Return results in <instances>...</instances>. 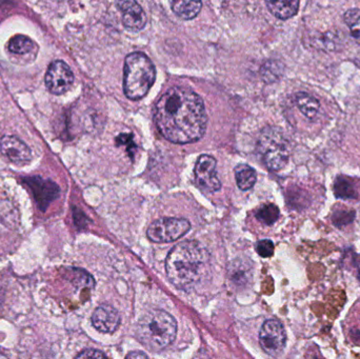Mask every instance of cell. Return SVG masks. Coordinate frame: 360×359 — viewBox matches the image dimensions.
I'll use <instances>...</instances> for the list:
<instances>
[{
  "instance_id": "cell-25",
  "label": "cell",
  "mask_w": 360,
  "mask_h": 359,
  "mask_svg": "<svg viewBox=\"0 0 360 359\" xmlns=\"http://www.w3.org/2000/svg\"><path fill=\"white\" fill-rule=\"evenodd\" d=\"M256 251L260 256L269 259L274 254V244L270 240H260L256 244Z\"/></svg>"
},
{
  "instance_id": "cell-19",
  "label": "cell",
  "mask_w": 360,
  "mask_h": 359,
  "mask_svg": "<svg viewBox=\"0 0 360 359\" xmlns=\"http://www.w3.org/2000/svg\"><path fill=\"white\" fill-rule=\"evenodd\" d=\"M34 48H37L35 42L27 36L16 35L8 42V51L20 56L33 54L36 51H34Z\"/></svg>"
},
{
  "instance_id": "cell-22",
  "label": "cell",
  "mask_w": 360,
  "mask_h": 359,
  "mask_svg": "<svg viewBox=\"0 0 360 359\" xmlns=\"http://www.w3.org/2000/svg\"><path fill=\"white\" fill-rule=\"evenodd\" d=\"M345 22L350 30L353 39L360 44V11L359 8H351L345 14Z\"/></svg>"
},
{
  "instance_id": "cell-26",
  "label": "cell",
  "mask_w": 360,
  "mask_h": 359,
  "mask_svg": "<svg viewBox=\"0 0 360 359\" xmlns=\"http://www.w3.org/2000/svg\"><path fill=\"white\" fill-rule=\"evenodd\" d=\"M77 358H105V354L103 352L97 351V350H84L82 353L76 356Z\"/></svg>"
},
{
  "instance_id": "cell-24",
  "label": "cell",
  "mask_w": 360,
  "mask_h": 359,
  "mask_svg": "<svg viewBox=\"0 0 360 359\" xmlns=\"http://www.w3.org/2000/svg\"><path fill=\"white\" fill-rule=\"evenodd\" d=\"M355 212L352 210H338L336 211L332 217L333 223L338 227L349 225L354 221Z\"/></svg>"
},
{
  "instance_id": "cell-14",
  "label": "cell",
  "mask_w": 360,
  "mask_h": 359,
  "mask_svg": "<svg viewBox=\"0 0 360 359\" xmlns=\"http://www.w3.org/2000/svg\"><path fill=\"white\" fill-rule=\"evenodd\" d=\"M252 274H253V268L249 261L236 259L229 267V282L235 288L241 289L251 282Z\"/></svg>"
},
{
  "instance_id": "cell-16",
  "label": "cell",
  "mask_w": 360,
  "mask_h": 359,
  "mask_svg": "<svg viewBox=\"0 0 360 359\" xmlns=\"http://www.w3.org/2000/svg\"><path fill=\"white\" fill-rule=\"evenodd\" d=\"M201 6V0H172L173 12L184 20L195 18L200 12Z\"/></svg>"
},
{
  "instance_id": "cell-8",
  "label": "cell",
  "mask_w": 360,
  "mask_h": 359,
  "mask_svg": "<svg viewBox=\"0 0 360 359\" xmlns=\"http://www.w3.org/2000/svg\"><path fill=\"white\" fill-rule=\"evenodd\" d=\"M216 167L217 162L213 156L201 155L197 160L194 169L195 181L202 191L213 193L221 188Z\"/></svg>"
},
{
  "instance_id": "cell-18",
  "label": "cell",
  "mask_w": 360,
  "mask_h": 359,
  "mask_svg": "<svg viewBox=\"0 0 360 359\" xmlns=\"http://www.w3.org/2000/svg\"><path fill=\"white\" fill-rule=\"evenodd\" d=\"M235 177H236V183L239 189L248 191L255 185L257 174L252 167L248 166V164H239L235 169Z\"/></svg>"
},
{
  "instance_id": "cell-1",
  "label": "cell",
  "mask_w": 360,
  "mask_h": 359,
  "mask_svg": "<svg viewBox=\"0 0 360 359\" xmlns=\"http://www.w3.org/2000/svg\"><path fill=\"white\" fill-rule=\"evenodd\" d=\"M154 122L165 138L177 145L195 143L207 130L202 99L186 88L170 89L156 103Z\"/></svg>"
},
{
  "instance_id": "cell-4",
  "label": "cell",
  "mask_w": 360,
  "mask_h": 359,
  "mask_svg": "<svg viewBox=\"0 0 360 359\" xmlns=\"http://www.w3.org/2000/svg\"><path fill=\"white\" fill-rule=\"evenodd\" d=\"M156 71L147 55L135 52L129 55L124 63V94L131 100L145 97L155 81Z\"/></svg>"
},
{
  "instance_id": "cell-27",
  "label": "cell",
  "mask_w": 360,
  "mask_h": 359,
  "mask_svg": "<svg viewBox=\"0 0 360 359\" xmlns=\"http://www.w3.org/2000/svg\"><path fill=\"white\" fill-rule=\"evenodd\" d=\"M127 358H148L147 354L139 353V352H134V353L129 354Z\"/></svg>"
},
{
  "instance_id": "cell-2",
  "label": "cell",
  "mask_w": 360,
  "mask_h": 359,
  "mask_svg": "<svg viewBox=\"0 0 360 359\" xmlns=\"http://www.w3.org/2000/svg\"><path fill=\"white\" fill-rule=\"evenodd\" d=\"M209 263L210 254L202 244L194 240L179 242L167 256V275L180 290H192L205 278Z\"/></svg>"
},
{
  "instance_id": "cell-17",
  "label": "cell",
  "mask_w": 360,
  "mask_h": 359,
  "mask_svg": "<svg viewBox=\"0 0 360 359\" xmlns=\"http://www.w3.org/2000/svg\"><path fill=\"white\" fill-rule=\"evenodd\" d=\"M296 105L302 114L309 119H314L319 115L321 103L314 97L307 93H298L295 97Z\"/></svg>"
},
{
  "instance_id": "cell-3",
  "label": "cell",
  "mask_w": 360,
  "mask_h": 359,
  "mask_svg": "<svg viewBox=\"0 0 360 359\" xmlns=\"http://www.w3.org/2000/svg\"><path fill=\"white\" fill-rule=\"evenodd\" d=\"M139 341L152 351L168 348L176 339L177 322L168 312L152 310L137 324Z\"/></svg>"
},
{
  "instance_id": "cell-21",
  "label": "cell",
  "mask_w": 360,
  "mask_h": 359,
  "mask_svg": "<svg viewBox=\"0 0 360 359\" xmlns=\"http://www.w3.org/2000/svg\"><path fill=\"white\" fill-rule=\"evenodd\" d=\"M334 191H335L336 197L342 198V200H354L357 197L353 181L345 176L338 177L334 185Z\"/></svg>"
},
{
  "instance_id": "cell-10",
  "label": "cell",
  "mask_w": 360,
  "mask_h": 359,
  "mask_svg": "<svg viewBox=\"0 0 360 359\" xmlns=\"http://www.w3.org/2000/svg\"><path fill=\"white\" fill-rule=\"evenodd\" d=\"M27 187L32 190L36 204L40 210L46 211L49 204L54 202L60 193L58 185L52 181H46L41 177H27L23 179Z\"/></svg>"
},
{
  "instance_id": "cell-28",
  "label": "cell",
  "mask_w": 360,
  "mask_h": 359,
  "mask_svg": "<svg viewBox=\"0 0 360 359\" xmlns=\"http://www.w3.org/2000/svg\"><path fill=\"white\" fill-rule=\"evenodd\" d=\"M359 280H360V269H359Z\"/></svg>"
},
{
  "instance_id": "cell-20",
  "label": "cell",
  "mask_w": 360,
  "mask_h": 359,
  "mask_svg": "<svg viewBox=\"0 0 360 359\" xmlns=\"http://www.w3.org/2000/svg\"><path fill=\"white\" fill-rule=\"evenodd\" d=\"M18 213L10 202H0V231L12 229L17 223Z\"/></svg>"
},
{
  "instance_id": "cell-9",
  "label": "cell",
  "mask_w": 360,
  "mask_h": 359,
  "mask_svg": "<svg viewBox=\"0 0 360 359\" xmlns=\"http://www.w3.org/2000/svg\"><path fill=\"white\" fill-rule=\"evenodd\" d=\"M74 82L73 72L67 63L61 60L53 61L46 74L48 90L55 95H61L70 90Z\"/></svg>"
},
{
  "instance_id": "cell-23",
  "label": "cell",
  "mask_w": 360,
  "mask_h": 359,
  "mask_svg": "<svg viewBox=\"0 0 360 359\" xmlns=\"http://www.w3.org/2000/svg\"><path fill=\"white\" fill-rule=\"evenodd\" d=\"M279 209L275 204H266L256 213V218L264 225H273L278 219Z\"/></svg>"
},
{
  "instance_id": "cell-5",
  "label": "cell",
  "mask_w": 360,
  "mask_h": 359,
  "mask_svg": "<svg viewBox=\"0 0 360 359\" xmlns=\"http://www.w3.org/2000/svg\"><path fill=\"white\" fill-rule=\"evenodd\" d=\"M257 152L266 168L279 171L289 162L291 145L283 130L276 126H268L258 137Z\"/></svg>"
},
{
  "instance_id": "cell-15",
  "label": "cell",
  "mask_w": 360,
  "mask_h": 359,
  "mask_svg": "<svg viewBox=\"0 0 360 359\" xmlns=\"http://www.w3.org/2000/svg\"><path fill=\"white\" fill-rule=\"evenodd\" d=\"M270 12L279 19H289L296 15L300 0H266Z\"/></svg>"
},
{
  "instance_id": "cell-6",
  "label": "cell",
  "mask_w": 360,
  "mask_h": 359,
  "mask_svg": "<svg viewBox=\"0 0 360 359\" xmlns=\"http://www.w3.org/2000/svg\"><path fill=\"white\" fill-rule=\"evenodd\" d=\"M191 229L190 221L184 218H160L148 228L147 236L156 244L172 242L186 235Z\"/></svg>"
},
{
  "instance_id": "cell-11",
  "label": "cell",
  "mask_w": 360,
  "mask_h": 359,
  "mask_svg": "<svg viewBox=\"0 0 360 359\" xmlns=\"http://www.w3.org/2000/svg\"><path fill=\"white\" fill-rule=\"evenodd\" d=\"M0 153L15 164H27L32 160L30 148L20 139L6 135L0 138Z\"/></svg>"
},
{
  "instance_id": "cell-7",
  "label": "cell",
  "mask_w": 360,
  "mask_h": 359,
  "mask_svg": "<svg viewBox=\"0 0 360 359\" xmlns=\"http://www.w3.org/2000/svg\"><path fill=\"white\" fill-rule=\"evenodd\" d=\"M287 334L283 324L276 320H269L262 325L259 332L262 349L270 356H278L285 350Z\"/></svg>"
},
{
  "instance_id": "cell-12",
  "label": "cell",
  "mask_w": 360,
  "mask_h": 359,
  "mask_svg": "<svg viewBox=\"0 0 360 359\" xmlns=\"http://www.w3.org/2000/svg\"><path fill=\"white\" fill-rule=\"evenodd\" d=\"M118 8L122 14V23L126 29L139 32L147 25V15L136 0H118Z\"/></svg>"
},
{
  "instance_id": "cell-13",
  "label": "cell",
  "mask_w": 360,
  "mask_h": 359,
  "mask_svg": "<svg viewBox=\"0 0 360 359\" xmlns=\"http://www.w3.org/2000/svg\"><path fill=\"white\" fill-rule=\"evenodd\" d=\"M120 313L111 306L103 305L95 310L92 315V324L101 333H113L120 327Z\"/></svg>"
}]
</instances>
